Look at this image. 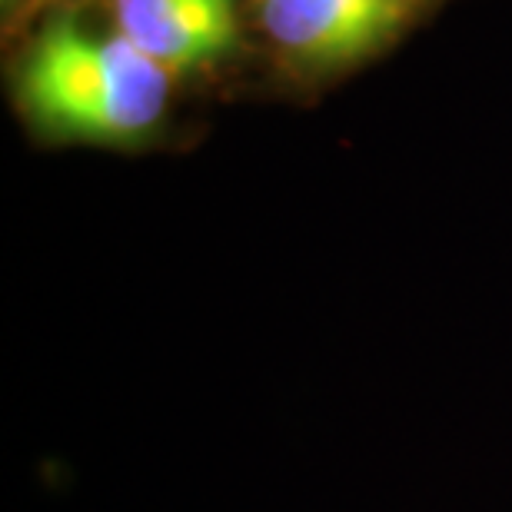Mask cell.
Returning <instances> with one entry per match:
<instances>
[{
    "instance_id": "obj_3",
    "label": "cell",
    "mask_w": 512,
    "mask_h": 512,
    "mask_svg": "<svg viewBox=\"0 0 512 512\" xmlns=\"http://www.w3.org/2000/svg\"><path fill=\"white\" fill-rule=\"evenodd\" d=\"M240 0H107L110 24L173 77L233 57Z\"/></svg>"
},
{
    "instance_id": "obj_4",
    "label": "cell",
    "mask_w": 512,
    "mask_h": 512,
    "mask_svg": "<svg viewBox=\"0 0 512 512\" xmlns=\"http://www.w3.org/2000/svg\"><path fill=\"white\" fill-rule=\"evenodd\" d=\"M40 7V0H4V7L10 10V7Z\"/></svg>"
},
{
    "instance_id": "obj_1",
    "label": "cell",
    "mask_w": 512,
    "mask_h": 512,
    "mask_svg": "<svg viewBox=\"0 0 512 512\" xmlns=\"http://www.w3.org/2000/svg\"><path fill=\"white\" fill-rule=\"evenodd\" d=\"M173 74L140 54L114 24L60 10L17 60L20 117L47 143L140 150L170 114Z\"/></svg>"
},
{
    "instance_id": "obj_2",
    "label": "cell",
    "mask_w": 512,
    "mask_h": 512,
    "mask_svg": "<svg viewBox=\"0 0 512 512\" xmlns=\"http://www.w3.org/2000/svg\"><path fill=\"white\" fill-rule=\"evenodd\" d=\"M419 0H256V24L276 57L303 77H330L380 54Z\"/></svg>"
}]
</instances>
